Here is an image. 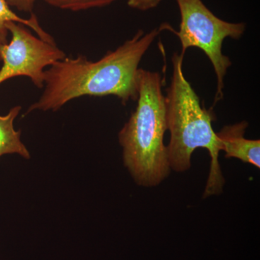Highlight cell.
Instances as JSON below:
<instances>
[{
  "label": "cell",
  "mask_w": 260,
  "mask_h": 260,
  "mask_svg": "<svg viewBox=\"0 0 260 260\" xmlns=\"http://www.w3.org/2000/svg\"><path fill=\"white\" fill-rule=\"evenodd\" d=\"M161 28L150 32L138 30L134 37L102 59L88 60L85 56L64 57L44 72V93L28 108L32 111H55L67 103L84 95H115L124 105L138 97L139 64Z\"/></svg>",
  "instance_id": "obj_1"
},
{
  "label": "cell",
  "mask_w": 260,
  "mask_h": 260,
  "mask_svg": "<svg viewBox=\"0 0 260 260\" xmlns=\"http://www.w3.org/2000/svg\"><path fill=\"white\" fill-rule=\"evenodd\" d=\"M184 54L174 53L172 56V80L165 96L167 130L170 141L167 145L171 169L184 172L191 168V155L198 148L209 152L210 169L203 197L208 198L223 191L225 179L219 164L221 145L212 123L213 110H207L183 72Z\"/></svg>",
  "instance_id": "obj_2"
},
{
  "label": "cell",
  "mask_w": 260,
  "mask_h": 260,
  "mask_svg": "<svg viewBox=\"0 0 260 260\" xmlns=\"http://www.w3.org/2000/svg\"><path fill=\"white\" fill-rule=\"evenodd\" d=\"M162 86L160 73L139 69L138 105L118 135L124 167L145 187L159 185L171 171L164 143L167 123Z\"/></svg>",
  "instance_id": "obj_3"
},
{
  "label": "cell",
  "mask_w": 260,
  "mask_h": 260,
  "mask_svg": "<svg viewBox=\"0 0 260 260\" xmlns=\"http://www.w3.org/2000/svg\"><path fill=\"white\" fill-rule=\"evenodd\" d=\"M181 21L179 30H174L167 23L162 29L172 30L181 42V54L186 49L197 47L206 54L213 65L217 78V90L214 105L223 99L224 78L232 62L224 55L222 48L226 38L240 39L246 30L244 23H231L219 18L207 8L203 0H176Z\"/></svg>",
  "instance_id": "obj_4"
},
{
  "label": "cell",
  "mask_w": 260,
  "mask_h": 260,
  "mask_svg": "<svg viewBox=\"0 0 260 260\" xmlns=\"http://www.w3.org/2000/svg\"><path fill=\"white\" fill-rule=\"evenodd\" d=\"M10 43L0 44V84L15 77H28L39 88L44 87L46 68L66 57L56 44L35 37L23 24L9 22Z\"/></svg>",
  "instance_id": "obj_5"
},
{
  "label": "cell",
  "mask_w": 260,
  "mask_h": 260,
  "mask_svg": "<svg viewBox=\"0 0 260 260\" xmlns=\"http://www.w3.org/2000/svg\"><path fill=\"white\" fill-rule=\"evenodd\" d=\"M249 124L242 121L232 125L225 126L217 133L221 150L226 158H234L260 168V140L244 138Z\"/></svg>",
  "instance_id": "obj_6"
},
{
  "label": "cell",
  "mask_w": 260,
  "mask_h": 260,
  "mask_svg": "<svg viewBox=\"0 0 260 260\" xmlns=\"http://www.w3.org/2000/svg\"><path fill=\"white\" fill-rule=\"evenodd\" d=\"M21 107L12 108L6 115H0V157L7 154H18L25 159L30 158L28 149L21 141V133L14 128V121Z\"/></svg>",
  "instance_id": "obj_7"
},
{
  "label": "cell",
  "mask_w": 260,
  "mask_h": 260,
  "mask_svg": "<svg viewBox=\"0 0 260 260\" xmlns=\"http://www.w3.org/2000/svg\"><path fill=\"white\" fill-rule=\"evenodd\" d=\"M9 22L23 24L28 28H31L37 34L38 37L42 40L45 41L51 44H56L54 39L46 32L39 25L37 17L34 14H31L30 18L25 19L19 17L12 11L9 5L5 0H0V44H8V36L9 34L7 29V23Z\"/></svg>",
  "instance_id": "obj_8"
},
{
  "label": "cell",
  "mask_w": 260,
  "mask_h": 260,
  "mask_svg": "<svg viewBox=\"0 0 260 260\" xmlns=\"http://www.w3.org/2000/svg\"><path fill=\"white\" fill-rule=\"evenodd\" d=\"M54 8L71 11H81L92 8H103L117 0H44Z\"/></svg>",
  "instance_id": "obj_9"
},
{
  "label": "cell",
  "mask_w": 260,
  "mask_h": 260,
  "mask_svg": "<svg viewBox=\"0 0 260 260\" xmlns=\"http://www.w3.org/2000/svg\"><path fill=\"white\" fill-rule=\"evenodd\" d=\"M162 0H127V5L133 9L148 11L157 8Z\"/></svg>",
  "instance_id": "obj_10"
},
{
  "label": "cell",
  "mask_w": 260,
  "mask_h": 260,
  "mask_svg": "<svg viewBox=\"0 0 260 260\" xmlns=\"http://www.w3.org/2000/svg\"><path fill=\"white\" fill-rule=\"evenodd\" d=\"M9 6L14 7L19 11L32 13L38 0H5Z\"/></svg>",
  "instance_id": "obj_11"
}]
</instances>
